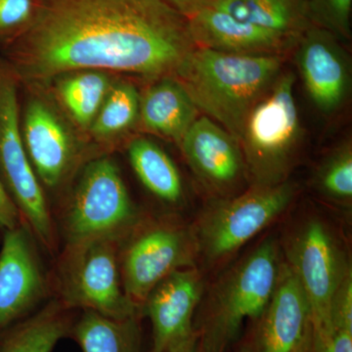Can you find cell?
<instances>
[{"label":"cell","mask_w":352,"mask_h":352,"mask_svg":"<svg viewBox=\"0 0 352 352\" xmlns=\"http://www.w3.org/2000/svg\"><path fill=\"white\" fill-rule=\"evenodd\" d=\"M140 95L133 83L122 80L112 85L89 129L97 143L112 146L135 126Z\"/></svg>","instance_id":"24"},{"label":"cell","mask_w":352,"mask_h":352,"mask_svg":"<svg viewBox=\"0 0 352 352\" xmlns=\"http://www.w3.org/2000/svg\"><path fill=\"white\" fill-rule=\"evenodd\" d=\"M296 48V65L310 100L323 113L338 112L351 87L349 59L340 39L310 25Z\"/></svg>","instance_id":"15"},{"label":"cell","mask_w":352,"mask_h":352,"mask_svg":"<svg viewBox=\"0 0 352 352\" xmlns=\"http://www.w3.org/2000/svg\"><path fill=\"white\" fill-rule=\"evenodd\" d=\"M309 352H352V330L333 329L324 333L312 329Z\"/></svg>","instance_id":"29"},{"label":"cell","mask_w":352,"mask_h":352,"mask_svg":"<svg viewBox=\"0 0 352 352\" xmlns=\"http://www.w3.org/2000/svg\"><path fill=\"white\" fill-rule=\"evenodd\" d=\"M254 323L252 352H309L312 340L309 303L285 259L274 294Z\"/></svg>","instance_id":"16"},{"label":"cell","mask_w":352,"mask_h":352,"mask_svg":"<svg viewBox=\"0 0 352 352\" xmlns=\"http://www.w3.org/2000/svg\"><path fill=\"white\" fill-rule=\"evenodd\" d=\"M196 47L188 19L164 0H41L0 54L19 83L43 90L82 71L173 78Z\"/></svg>","instance_id":"1"},{"label":"cell","mask_w":352,"mask_h":352,"mask_svg":"<svg viewBox=\"0 0 352 352\" xmlns=\"http://www.w3.org/2000/svg\"><path fill=\"white\" fill-rule=\"evenodd\" d=\"M19 82L0 54V179L44 254L54 258L60 250L47 194L25 152L18 101Z\"/></svg>","instance_id":"7"},{"label":"cell","mask_w":352,"mask_h":352,"mask_svg":"<svg viewBox=\"0 0 352 352\" xmlns=\"http://www.w3.org/2000/svg\"><path fill=\"white\" fill-rule=\"evenodd\" d=\"M43 254L25 222L2 231L0 335L31 316L52 298L50 267L46 266Z\"/></svg>","instance_id":"12"},{"label":"cell","mask_w":352,"mask_h":352,"mask_svg":"<svg viewBox=\"0 0 352 352\" xmlns=\"http://www.w3.org/2000/svg\"><path fill=\"white\" fill-rule=\"evenodd\" d=\"M198 258L192 226L170 217L146 214L120 242L124 293L141 312L148 294L160 281L173 271L197 267Z\"/></svg>","instance_id":"9"},{"label":"cell","mask_w":352,"mask_h":352,"mask_svg":"<svg viewBox=\"0 0 352 352\" xmlns=\"http://www.w3.org/2000/svg\"><path fill=\"white\" fill-rule=\"evenodd\" d=\"M210 7L298 41L311 25L302 0H214Z\"/></svg>","instance_id":"22"},{"label":"cell","mask_w":352,"mask_h":352,"mask_svg":"<svg viewBox=\"0 0 352 352\" xmlns=\"http://www.w3.org/2000/svg\"><path fill=\"white\" fill-rule=\"evenodd\" d=\"M285 57L197 47L173 76L204 116L240 140L248 116L283 73Z\"/></svg>","instance_id":"2"},{"label":"cell","mask_w":352,"mask_h":352,"mask_svg":"<svg viewBox=\"0 0 352 352\" xmlns=\"http://www.w3.org/2000/svg\"><path fill=\"white\" fill-rule=\"evenodd\" d=\"M41 0H0V43H10L36 19Z\"/></svg>","instance_id":"27"},{"label":"cell","mask_w":352,"mask_h":352,"mask_svg":"<svg viewBox=\"0 0 352 352\" xmlns=\"http://www.w3.org/2000/svg\"><path fill=\"white\" fill-rule=\"evenodd\" d=\"M178 147L197 179L217 199L238 195L249 183L239 141L207 116L195 120Z\"/></svg>","instance_id":"14"},{"label":"cell","mask_w":352,"mask_h":352,"mask_svg":"<svg viewBox=\"0 0 352 352\" xmlns=\"http://www.w3.org/2000/svg\"><path fill=\"white\" fill-rule=\"evenodd\" d=\"M188 23L196 46L230 54L284 57L298 43L210 6L190 17Z\"/></svg>","instance_id":"17"},{"label":"cell","mask_w":352,"mask_h":352,"mask_svg":"<svg viewBox=\"0 0 352 352\" xmlns=\"http://www.w3.org/2000/svg\"><path fill=\"white\" fill-rule=\"evenodd\" d=\"M194 352H207V351H201V349H199V347L197 346L196 351ZM240 352H245V351H240Z\"/></svg>","instance_id":"32"},{"label":"cell","mask_w":352,"mask_h":352,"mask_svg":"<svg viewBox=\"0 0 352 352\" xmlns=\"http://www.w3.org/2000/svg\"><path fill=\"white\" fill-rule=\"evenodd\" d=\"M132 170L153 196L170 207L184 201V185L179 170L163 148L145 138L132 139L127 146Z\"/></svg>","instance_id":"20"},{"label":"cell","mask_w":352,"mask_h":352,"mask_svg":"<svg viewBox=\"0 0 352 352\" xmlns=\"http://www.w3.org/2000/svg\"><path fill=\"white\" fill-rule=\"evenodd\" d=\"M284 247L285 261L309 303L312 329L330 332L329 310L333 294L351 273L339 238L325 220L309 217L289 232Z\"/></svg>","instance_id":"10"},{"label":"cell","mask_w":352,"mask_h":352,"mask_svg":"<svg viewBox=\"0 0 352 352\" xmlns=\"http://www.w3.org/2000/svg\"><path fill=\"white\" fill-rule=\"evenodd\" d=\"M296 190L295 183L288 179L215 199L191 226L199 258L217 263L237 252L286 212Z\"/></svg>","instance_id":"8"},{"label":"cell","mask_w":352,"mask_h":352,"mask_svg":"<svg viewBox=\"0 0 352 352\" xmlns=\"http://www.w3.org/2000/svg\"><path fill=\"white\" fill-rule=\"evenodd\" d=\"M78 311L50 298L31 316L0 335V352H52L69 338Z\"/></svg>","instance_id":"19"},{"label":"cell","mask_w":352,"mask_h":352,"mask_svg":"<svg viewBox=\"0 0 352 352\" xmlns=\"http://www.w3.org/2000/svg\"><path fill=\"white\" fill-rule=\"evenodd\" d=\"M21 222L24 221L0 179V231L12 229Z\"/></svg>","instance_id":"30"},{"label":"cell","mask_w":352,"mask_h":352,"mask_svg":"<svg viewBox=\"0 0 352 352\" xmlns=\"http://www.w3.org/2000/svg\"><path fill=\"white\" fill-rule=\"evenodd\" d=\"M295 83V75L283 72L245 120L239 143L251 186L289 179L302 135Z\"/></svg>","instance_id":"6"},{"label":"cell","mask_w":352,"mask_h":352,"mask_svg":"<svg viewBox=\"0 0 352 352\" xmlns=\"http://www.w3.org/2000/svg\"><path fill=\"white\" fill-rule=\"evenodd\" d=\"M315 189L326 200L349 208L352 201V146L351 141L340 144L328 155L317 168Z\"/></svg>","instance_id":"25"},{"label":"cell","mask_w":352,"mask_h":352,"mask_svg":"<svg viewBox=\"0 0 352 352\" xmlns=\"http://www.w3.org/2000/svg\"><path fill=\"white\" fill-rule=\"evenodd\" d=\"M164 1L189 19L192 16L210 6L214 0H164Z\"/></svg>","instance_id":"31"},{"label":"cell","mask_w":352,"mask_h":352,"mask_svg":"<svg viewBox=\"0 0 352 352\" xmlns=\"http://www.w3.org/2000/svg\"><path fill=\"white\" fill-rule=\"evenodd\" d=\"M199 117L200 111L175 78L153 82L140 95L139 122L143 129L178 146Z\"/></svg>","instance_id":"18"},{"label":"cell","mask_w":352,"mask_h":352,"mask_svg":"<svg viewBox=\"0 0 352 352\" xmlns=\"http://www.w3.org/2000/svg\"><path fill=\"white\" fill-rule=\"evenodd\" d=\"M310 25L325 30L340 41L351 38L352 0H302Z\"/></svg>","instance_id":"26"},{"label":"cell","mask_w":352,"mask_h":352,"mask_svg":"<svg viewBox=\"0 0 352 352\" xmlns=\"http://www.w3.org/2000/svg\"><path fill=\"white\" fill-rule=\"evenodd\" d=\"M52 212L60 247L97 238L122 240L146 215L108 154L82 166Z\"/></svg>","instance_id":"3"},{"label":"cell","mask_w":352,"mask_h":352,"mask_svg":"<svg viewBox=\"0 0 352 352\" xmlns=\"http://www.w3.org/2000/svg\"><path fill=\"white\" fill-rule=\"evenodd\" d=\"M25 152L44 191L58 196L90 160L101 156L72 133L57 109L43 94H32L21 116Z\"/></svg>","instance_id":"11"},{"label":"cell","mask_w":352,"mask_h":352,"mask_svg":"<svg viewBox=\"0 0 352 352\" xmlns=\"http://www.w3.org/2000/svg\"><path fill=\"white\" fill-rule=\"evenodd\" d=\"M331 329L352 330V272L338 287L329 310Z\"/></svg>","instance_id":"28"},{"label":"cell","mask_w":352,"mask_h":352,"mask_svg":"<svg viewBox=\"0 0 352 352\" xmlns=\"http://www.w3.org/2000/svg\"><path fill=\"white\" fill-rule=\"evenodd\" d=\"M56 83L58 97L74 122L89 131L112 87L107 73L82 71L61 76Z\"/></svg>","instance_id":"23"},{"label":"cell","mask_w":352,"mask_h":352,"mask_svg":"<svg viewBox=\"0 0 352 352\" xmlns=\"http://www.w3.org/2000/svg\"><path fill=\"white\" fill-rule=\"evenodd\" d=\"M282 258L279 243L268 238L220 277L200 321L194 322L199 349L224 352L237 339L247 319L258 320L274 294Z\"/></svg>","instance_id":"4"},{"label":"cell","mask_w":352,"mask_h":352,"mask_svg":"<svg viewBox=\"0 0 352 352\" xmlns=\"http://www.w3.org/2000/svg\"><path fill=\"white\" fill-rule=\"evenodd\" d=\"M120 242L97 238L61 245L50 266L52 298L76 311L89 310L116 319L142 317L122 287Z\"/></svg>","instance_id":"5"},{"label":"cell","mask_w":352,"mask_h":352,"mask_svg":"<svg viewBox=\"0 0 352 352\" xmlns=\"http://www.w3.org/2000/svg\"><path fill=\"white\" fill-rule=\"evenodd\" d=\"M198 267L173 271L152 289L141 307L152 325L151 352H194L199 336L194 315L203 296Z\"/></svg>","instance_id":"13"},{"label":"cell","mask_w":352,"mask_h":352,"mask_svg":"<svg viewBox=\"0 0 352 352\" xmlns=\"http://www.w3.org/2000/svg\"><path fill=\"white\" fill-rule=\"evenodd\" d=\"M141 316L116 319L78 311L69 338L82 352H143Z\"/></svg>","instance_id":"21"}]
</instances>
